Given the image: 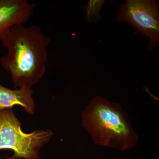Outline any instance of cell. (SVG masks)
<instances>
[{"mask_svg":"<svg viewBox=\"0 0 159 159\" xmlns=\"http://www.w3.org/2000/svg\"><path fill=\"white\" fill-rule=\"evenodd\" d=\"M1 41L7 53L0 63L10 74L15 89L31 88L45 74L51 39L39 26L21 25L11 27Z\"/></svg>","mask_w":159,"mask_h":159,"instance_id":"1","label":"cell"},{"mask_svg":"<svg viewBox=\"0 0 159 159\" xmlns=\"http://www.w3.org/2000/svg\"><path fill=\"white\" fill-rule=\"evenodd\" d=\"M82 120L83 127L96 145L122 151L136 145L139 137L118 103L95 97L83 111Z\"/></svg>","mask_w":159,"mask_h":159,"instance_id":"2","label":"cell"},{"mask_svg":"<svg viewBox=\"0 0 159 159\" xmlns=\"http://www.w3.org/2000/svg\"><path fill=\"white\" fill-rule=\"evenodd\" d=\"M12 109L0 111V150L11 149L13 156L5 159H39L40 149L53 136L49 129L25 133Z\"/></svg>","mask_w":159,"mask_h":159,"instance_id":"3","label":"cell"},{"mask_svg":"<svg viewBox=\"0 0 159 159\" xmlns=\"http://www.w3.org/2000/svg\"><path fill=\"white\" fill-rule=\"evenodd\" d=\"M159 13L157 2L155 1H126L119 8V20L129 23L134 29L149 38L148 48L158 46Z\"/></svg>","mask_w":159,"mask_h":159,"instance_id":"4","label":"cell"},{"mask_svg":"<svg viewBox=\"0 0 159 159\" xmlns=\"http://www.w3.org/2000/svg\"><path fill=\"white\" fill-rule=\"evenodd\" d=\"M35 8L27 0H0V41L12 26L28 22Z\"/></svg>","mask_w":159,"mask_h":159,"instance_id":"5","label":"cell"},{"mask_svg":"<svg viewBox=\"0 0 159 159\" xmlns=\"http://www.w3.org/2000/svg\"><path fill=\"white\" fill-rule=\"evenodd\" d=\"M31 88H21L10 89L0 84V111L12 109L20 106L28 113L33 115L35 111V103Z\"/></svg>","mask_w":159,"mask_h":159,"instance_id":"6","label":"cell"},{"mask_svg":"<svg viewBox=\"0 0 159 159\" xmlns=\"http://www.w3.org/2000/svg\"><path fill=\"white\" fill-rule=\"evenodd\" d=\"M104 1H90L87 6L84 7L85 17L89 22L97 23L101 20L99 11Z\"/></svg>","mask_w":159,"mask_h":159,"instance_id":"7","label":"cell"}]
</instances>
